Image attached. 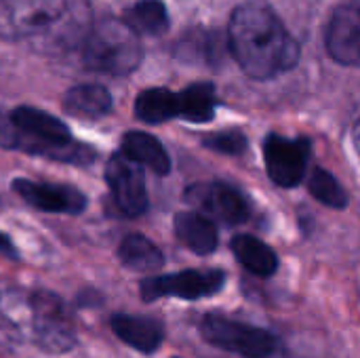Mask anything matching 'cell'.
Segmentation results:
<instances>
[{
    "mask_svg": "<svg viewBox=\"0 0 360 358\" xmlns=\"http://www.w3.org/2000/svg\"><path fill=\"white\" fill-rule=\"evenodd\" d=\"M354 148H356V152H359V158H360V120L354 124Z\"/></svg>",
    "mask_w": 360,
    "mask_h": 358,
    "instance_id": "25",
    "label": "cell"
},
{
    "mask_svg": "<svg viewBox=\"0 0 360 358\" xmlns=\"http://www.w3.org/2000/svg\"><path fill=\"white\" fill-rule=\"evenodd\" d=\"M32 338L49 354H65L76 346V331L65 304L49 291L32 295Z\"/></svg>",
    "mask_w": 360,
    "mask_h": 358,
    "instance_id": "6",
    "label": "cell"
},
{
    "mask_svg": "<svg viewBox=\"0 0 360 358\" xmlns=\"http://www.w3.org/2000/svg\"><path fill=\"white\" fill-rule=\"evenodd\" d=\"M0 146L61 162L89 165L95 152L72 139L70 129L55 116L27 106L13 112L0 110Z\"/></svg>",
    "mask_w": 360,
    "mask_h": 358,
    "instance_id": "3",
    "label": "cell"
},
{
    "mask_svg": "<svg viewBox=\"0 0 360 358\" xmlns=\"http://www.w3.org/2000/svg\"><path fill=\"white\" fill-rule=\"evenodd\" d=\"M135 114L139 120L158 124L179 116V99L177 93L169 89H146L135 99Z\"/></svg>",
    "mask_w": 360,
    "mask_h": 358,
    "instance_id": "19",
    "label": "cell"
},
{
    "mask_svg": "<svg viewBox=\"0 0 360 358\" xmlns=\"http://www.w3.org/2000/svg\"><path fill=\"white\" fill-rule=\"evenodd\" d=\"M93 25L86 0H0V38L40 53L82 46Z\"/></svg>",
    "mask_w": 360,
    "mask_h": 358,
    "instance_id": "1",
    "label": "cell"
},
{
    "mask_svg": "<svg viewBox=\"0 0 360 358\" xmlns=\"http://www.w3.org/2000/svg\"><path fill=\"white\" fill-rule=\"evenodd\" d=\"M173 228L179 243L190 251H194L196 255H209L217 247V228L209 217L200 213L194 211L177 213Z\"/></svg>",
    "mask_w": 360,
    "mask_h": 358,
    "instance_id": "14",
    "label": "cell"
},
{
    "mask_svg": "<svg viewBox=\"0 0 360 358\" xmlns=\"http://www.w3.org/2000/svg\"><path fill=\"white\" fill-rule=\"evenodd\" d=\"M0 253H4L6 257H17V249L15 245L11 243V238L6 234L0 232Z\"/></svg>",
    "mask_w": 360,
    "mask_h": 358,
    "instance_id": "24",
    "label": "cell"
},
{
    "mask_svg": "<svg viewBox=\"0 0 360 358\" xmlns=\"http://www.w3.org/2000/svg\"><path fill=\"white\" fill-rule=\"evenodd\" d=\"M232 251L236 260L255 276H272L278 268L276 253L262 243L259 238H253L249 234H240L232 238Z\"/></svg>",
    "mask_w": 360,
    "mask_h": 358,
    "instance_id": "18",
    "label": "cell"
},
{
    "mask_svg": "<svg viewBox=\"0 0 360 358\" xmlns=\"http://www.w3.org/2000/svg\"><path fill=\"white\" fill-rule=\"evenodd\" d=\"M264 160L274 184H278L281 188H293L306 175L310 160V141L268 135V139L264 141Z\"/></svg>",
    "mask_w": 360,
    "mask_h": 358,
    "instance_id": "9",
    "label": "cell"
},
{
    "mask_svg": "<svg viewBox=\"0 0 360 358\" xmlns=\"http://www.w3.org/2000/svg\"><path fill=\"white\" fill-rule=\"evenodd\" d=\"M228 46L238 65L257 80L274 78L300 61V44L278 15L259 0L240 4L232 13Z\"/></svg>",
    "mask_w": 360,
    "mask_h": 358,
    "instance_id": "2",
    "label": "cell"
},
{
    "mask_svg": "<svg viewBox=\"0 0 360 358\" xmlns=\"http://www.w3.org/2000/svg\"><path fill=\"white\" fill-rule=\"evenodd\" d=\"M200 335L207 344L238 357L268 358L276 352V338L270 331L219 314H207L200 321Z\"/></svg>",
    "mask_w": 360,
    "mask_h": 358,
    "instance_id": "5",
    "label": "cell"
},
{
    "mask_svg": "<svg viewBox=\"0 0 360 358\" xmlns=\"http://www.w3.org/2000/svg\"><path fill=\"white\" fill-rule=\"evenodd\" d=\"M310 194L316 200H321L323 205L333 207V209H344L348 205V194L338 184V179L325 169H316L312 173V177H310Z\"/></svg>",
    "mask_w": 360,
    "mask_h": 358,
    "instance_id": "22",
    "label": "cell"
},
{
    "mask_svg": "<svg viewBox=\"0 0 360 358\" xmlns=\"http://www.w3.org/2000/svg\"><path fill=\"white\" fill-rule=\"evenodd\" d=\"M124 21L137 34L160 36L169 30V13L160 0H139L124 13Z\"/></svg>",
    "mask_w": 360,
    "mask_h": 358,
    "instance_id": "21",
    "label": "cell"
},
{
    "mask_svg": "<svg viewBox=\"0 0 360 358\" xmlns=\"http://www.w3.org/2000/svg\"><path fill=\"white\" fill-rule=\"evenodd\" d=\"M226 285V274L221 270H184L177 274L152 276L141 281L139 293L146 302L160 298L179 300H200L215 295Z\"/></svg>",
    "mask_w": 360,
    "mask_h": 358,
    "instance_id": "7",
    "label": "cell"
},
{
    "mask_svg": "<svg viewBox=\"0 0 360 358\" xmlns=\"http://www.w3.org/2000/svg\"><path fill=\"white\" fill-rule=\"evenodd\" d=\"M327 51L344 65H360V2L340 6L327 27Z\"/></svg>",
    "mask_w": 360,
    "mask_h": 358,
    "instance_id": "11",
    "label": "cell"
},
{
    "mask_svg": "<svg viewBox=\"0 0 360 358\" xmlns=\"http://www.w3.org/2000/svg\"><path fill=\"white\" fill-rule=\"evenodd\" d=\"M13 190L34 209L49 213H70L78 215L86 209V198L70 186L38 184L30 179H15Z\"/></svg>",
    "mask_w": 360,
    "mask_h": 358,
    "instance_id": "12",
    "label": "cell"
},
{
    "mask_svg": "<svg viewBox=\"0 0 360 358\" xmlns=\"http://www.w3.org/2000/svg\"><path fill=\"white\" fill-rule=\"evenodd\" d=\"M143 49L137 32L124 19L93 23L82 42V61L89 70L110 76H127L141 63Z\"/></svg>",
    "mask_w": 360,
    "mask_h": 358,
    "instance_id": "4",
    "label": "cell"
},
{
    "mask_svg": "<svg viewBox=\"0 0 360 358\" xmlns=\"http://www.w3.org/2000/svg\"><path fill=\"white\" fill-rule=\"evenodd\" d=\"M114 335L141 354H152L160 348L165 340V327L156 319L133 317V314H114L110 321Z\"/></svg>",
    "mask_w": 360,
    "mask_h": 358,
    "instance_id": "13",
    "label": "cell"
},
{
    "mask_svg": "<svg viewBox=\"0 0 360 358\" xmlns=\"http://www.w3.org/2000/svg\"><path fill=\"white\" fill-rule=\"evenodd\" d=\"M63 110L72 116L99 118L112 110V95L99 84H76L65 93Z\"/></svg>",
    "mask_w": 360,
    "mask_h": 358,
    "instance_id": "16",
    "label": "cell"
},
{
    "mask_svg": "<svg viewBox=\"0 0 360 358\" xmlns=\"http://www.w3.org/2000/svg\"><path fill=\"white\" fill-rule=\"evenodd\" d=\"M105 179L112 192V200L120 215L139 217L141 213H146L148 194L141 165H137L122 152L114 154L105 165Z\"/></svg>",
    "mask_w": 360,
    "mask_h": 358,
    "instance_id": "8",
    "label": "cell"
},
{
    "mask_svg": "<svg viewBox=\"0 0 360 358\" xmlns=\"http://www.w3.org/2000/svg\"><path fill=\"white\" fill-rule=\"evenodd\" d=\"M118 260L133 272H156L162 268L165 257L160 249L143 234H129L118 247Z\"/></svg>",
    "mask_w": 360,
    "mask_h": 358,
    "instance_id": "17",
    "label": "cell"
},
{
    "mask_svg": "<svg viewBox=\"0 0 360 358\" xmlns=\"http://www.w3.org/2000/svg\"><path fill=\"white\" fill-rule=\"evenodd\" d=\"M186 200L230 226L243 224L249 217V205L245 196L236 188L221 181L190 186L186 192Z\"/></svg>",
    "mask_w": 360,
    "mask_h": 358,
    "instance_id": "10",
    "label": "cell"
},
{
    "mask_svg": "<svg viewBox=\"0 0 360 358\" xmlns=\"http://www.w3.org/2000/svg\"><path fill=\"white\" fill-rule=\"evenodd\" d=\"M205 146L219 154H240L247 146V139L238 131H221L213 133L205 139Z\"/></svg>",
    "mask_w": 360,
    "mask_h": 358,
    "instance_id": "23",
    "label": "cell"
},
{
    "mask_svg": "<svg viewBox=\"0 0 360 358\" xmlns=\"http://www.w3.org/2000/svg\"><path fill=\"white\" fill-rule=\"evenodd\" d=\"M179 99V116L190 122H207L215 114L217 97L215 89L209 82L190 84L186 91L177 93Z\"/></svg>",
    "mask_w": 360,
    "mask_h": 358,
    "instance_id": "20",
    "label": "cell"
},
{
    "mask_svg": "<svg viewBox=\"0 0 360 358\" xmlns=\"http://www.w3.org/2000/svg\"><path fill=\"white\" fill-rule=\"evenodd\" d=\"M122 154L141 167H150L158 175H167L171 171V160L162 143L148 133H141V131L127 133L122 137Z\"/></svg>",
    "mask_w": 360,
    "mask_h": 358,
    "instance_id": "15",
    "label": "cell"
}]
</instances>
